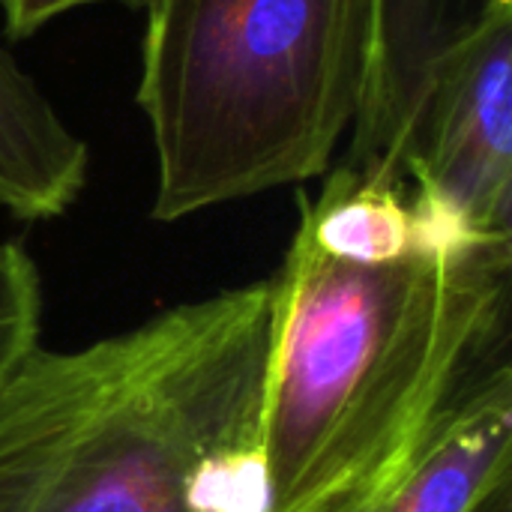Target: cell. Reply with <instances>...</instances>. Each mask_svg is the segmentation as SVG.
Returning <instances> with one entry per match:
<instances>
[{
	"mask_svg": "<svg viewBox=\"0 0 512 512\" xmlns=\"http://www.w3.org/2000/svg\"><path fill=\"white\" fill-rule=\"evenodd\" d=\"M512 237L351 261L294 231L270 279V512H381L489 369L510 363Z\"/></svg>",
	"mask_w": 512,
	"mask_h": 512,
	"instance_id": "1",
	"label": "cell"
},
{
	"mask_svg": "<svg viewBox=\"0 0 512 512\" xmlns=\"http://www.w3.org/2000/svg\"><path fill=\"white\" fill-rule=\"evenodd\" d=\"M477 512H510V486L498 489Z\"/></svg>",
	"mask_w": 512,
	"mask_h": 512,
	"instance_id": "10",
	"label": "cell"
},
{
	"mask_svg": "<svg viewBox=\"0 0 512 512\" xmlns=\"http://www.w3.org/2000/svg\"><path fill=\"white\" fill-rule=\"evenodd\" d=\"M512 0H372V48L348 165L399 174L435 63L483 18Z\"/></svg>",
	"mask_w": 512,
	"mask_h": 512,
	"instance_id": "5",
	"label": "cell"
},
{
	"mask_svg": "<svg viewBox=\"0 0 512 512\" xmlns=\"http://www.w3.org/2000/svg\"><path fill=\"white\" fill-rule=\"evenodd\" d=\"M512 366L474 381L381 512H477L510 486Z\"/></svg>",
	"mask_w": 512,
	"mask_h": 512,
	"instance_id": "6",
	"label": "cell"
},
{
	"mask_svg": "<svg viewBox=\"0 0 512 512\" xmlns=\"http://www.w3.org/2000/svg\"><path fill=\"white\" fill-rule=\"evenodd\" d=\"M399 174L474 234L512 237V6L435 63Z\"/></svg>",
	"mask_w": 512,
	"mask_h": 512,
	"instance_id": "4",
	"label": "cell"
},
{
	"mask_svg": "<svg viewBox=\"0 0 512 512\" xmlns=\"http://www.w3.org/2000/svg\"><path fill=\"white\" fill-rule=\"evenodd\" d=\"M39 327V267L21 243L6 240L0 243V396L39 348Z\"/></svg>",
	"mask_w": 512,
	"mask_h": 512,
	"instance_id": "8",
	"label": "cell"
},
{
	"mask_svg": "<svg viewBox=\"0 0 512 512\" xmlns=\"http://www.w3.org/2000/svg\"><path fill=\"white\" fill-rule=\"evenodd\" d=\"M135 102L150 126V216L327 174L366 87L372 0H147Z\"/></svg>",
	"mask_w": 512,
	"mask_h": 512,
	"instance_id": "3",
	"label": "cell"
},
{
	"mask_svg": "<svg viewBox=\"0 0 512 512\" xmlns=\"http://www.w3.org/2000/svg\"><path fill=\"white\" fill-rule=\"evenodd\" d=\"M87 141L0 39V207L21 222L63 216L84 192Z\"/></svg>",
	"mask_w": 512,
	"mask_h": 512,
	"instance_id": "7",
	"label": "cell"
},
{
	"mask_svg": "<svg viewBox=\"0 0 512 512\" xmlns=\"http://www.w3.org/2000/svg\"><path fill=\"white\" fill-rule=\"evenodd\" d=\"M270 279L30 354L0 396V512H270Z\"/></svg>",
	"mask_w": 512,
	"mask_h": 512,
	"instance_id": "2",
	"label": "cell"
},
{
	"mask_svg": "<svg viewBox=\"0 0 512 512\" xmlns=\"http://www.w3.org/2000/svg\"><path fill=\"white\" fill-rule=\"evenodd\" d=\"M99 3H120L129 9H144L147 0H0L3 33L12 42H21L63 15H69L75 9L99 6Z\"/></svg>",
	"mask_w": 512,
	"mask_h": 512,
	"instance_id": "9",
	"label": "cell"
}]
</instances>
